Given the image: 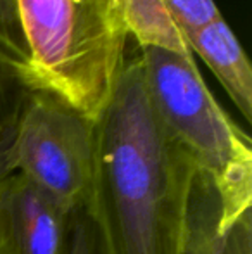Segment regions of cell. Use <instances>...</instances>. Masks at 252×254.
I'll list each match as a JSON object with an SVG mask.
<instances>
[{"mask_svg": "<svg viewBox=\"0 0 252 254\" xmlns=\"http://www.w3.org/2000/svg\"><path fill=\"white\" fill-rule=\"evenodd\" d=\"M182 254H252V209L225 223L218 190L201 171L192 187Z\"/></svg>", "mask_w": 252, "mask_h": 254, "instance_id": "6", "label": "cell"}, {"mask_svg": "<svg viewBox=\"0 0 252 254\" xmlns=\"http://www.w3.org/2000/svg\"><path fill=\"white\" fill-rule=\"evenodd\" d=\"M197 171L155 114L140 56L126 59L95 120L87 211L105 254H182Z\"/></svg>", "mask_w": 252, "mask_h": 254, "instance_id": "1", "label": "cell"}, {"mask_svg": "<svg viewBox=\"0 0 252 254\" xmlns=\"http://www.w3.org/2000/svg\"><path fill=\"white\" fill-rule=\"evenodd\" d=\"M26 52L23 83L90 120L107 104L128 42L116 0H14Z\"/></svg>", "mask_w": 252, "mask_h": 254, "instance_id": "2", "label": "cell"}, {"mask_svg": "<svg viewBox=\"0 0 252 254\" xmlns=\"http://www.w3.org/2000/svg\"><path fill=\"white\" fill-rule=\"evenodd\" d=\"M126 28L140 49L154 47L176 54H192L185 33L164 0H116Z\"/></svg>", "mask_w": 252, "mask_h": 254, "instance_id": "8", "label": "cell"}, {"mask_svg": "<svg viewBox=\"0 0 252 254\" xmlns=\"http://www.w3.org/2000/svg\"><path fill=\"white\" fill-rule=\"evenodd\" d=\"M7 175H10V168H9V152L3 147H0V180L5 178Z\"/></svg>", "mask_w": 252, "mask_h": 254, "instance_id": "12", "label": "cell"}, {"mask_svg": "<svg viewBox=\"0 0 252 254\" xmlns=\"http://www.w3.org/2000/svg\"><path fill=\"white\" fill-rule=\"evenodd\" d=\"M66 254H105L101 234L87 207L74 209Z\"/></svg>", "mask_w": 252, "mask_h": 254, "instance_id": "9", "label": "cell"}, {"mask_svg": "<svg viewBox=\"0 0 252 254\" xmlns=\"http://www.w3.org/2000/svg\"><path fill=\"white\" fill-rule=\"evenodd\" d=\"M151 102L168 133L214 184L223 220L252 209L251 138L209 92L194 54L140 49Z\"/></svg>", "mask_w": 252, "mask_h": 254, "instance_id": "3", "label": "cell"}, {"mask_svg": "<svg viewBox=\"0 0 252 254\" xmlns=\"http://www.w3.org/2000/svg\"><path fill=\"white\" fill-rule=\"evenodd\" d=\"M189 47L214 73L246 121H252V67L225 17L219 14L192 33Z\"/></svg>", "mask_w": 252, "mask_h": 254, "instance_id": "7", "label": "cell"}, {"mask_svg": "<svg viewBox=\"0 0 252 254\" xmlns=\"http://www.w3.org/2000/svg\"><path fill=\"white\" fill-rule=\"evenodd\" d=\"M0 38L5 42V45L12 51L14 56L21 61L23 73H24V67H26V52H24L19 26H17L14 0H0Z\"/></svg>", "mask_w": 252, "mask_h": 254, "instance_id": "11", "label": "cell"}, {"mask_svg": "<svg viewBox=\"0 0 252 254\" xmlns=\"http://www.w3.org/2000/svg\"><path fill=\"white\" fill-rule=\"evenodd\" d=\"M164 2L168 3L176 23L185 33L187 42L192 33L221 14L214 0H164Z\"/></svg>", "mask_w": 252, "mask_h": 254, "instance_id": "10", "label": "cell"}, {"mask_svg": "<svg viewBox=\"0 0 252 254\" xmlns=\"http://www.w3.org/2000/svg\"><path fill=\"white\" fill-rule=\"evenodd\" d=\"M73 213L23 175H7L0 180V254H66Z\"/></svg>", "mask_w": 252, "mask_h": 254, "instance_id": "5", "label": "cell"}, {"mask_svg": "<svg viewBox=\"0 0 252 254\" xmlns=\"http://www.w3.org/2000/svg\"><path fill=\"white\" fill-rule=\"evenodd\" d=\"M94 152V120L47 92L26 95L9 149L10 173L74 211L90 201Z\"/></svg>", "mask_w": 252, "mask_h": 254, "instance_id": "4", "label": "cell"}]
</instances>
